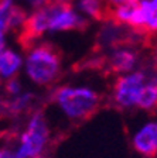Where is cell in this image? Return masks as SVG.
<instances>
[{
  "label": "cell",
  "mask_w": 157,
  "mask_h": 158,
  "mask_svg": "<svg viewBox=\"0 0 157 158\" xmlns=\"http://www.w3.org/2000/svg\"><path fill=\"white\" fill-rule=\"evenodd\" d=\"M55 102L69 118L85 120L98 110L101 98L92 89L65 86L55 93Z\"/></svg>",
  "instance_id": "1"
},
{
  "label": "cell",
  "mask_w": 157,
  "mask_h": 158,
  "mask_svg": "<svg viewBox=\"0 0 157 158\" xmlns=\"http://www.w3.org/2000/svg\"><path fill=\"white\" fill-rule=\"evenodd\" d=\"M27 75L38 85H47L57 78L61 68V54L52 44H41L27 58Z\"/></svg>",
  "instance_id": "2"
},
{
  "label": "cell",
  "mask_w": 157,
  "mask_h": 158,
  "mask_svg": "<svg viewBox=\"0 0 157 158\" xmlns=\"http://www.w3.org/2000/svg\"><path fill=\"white\" fill-rule=\"evenodd\" d=\"M48 140V127L41 113H36L31 117L27 130L21 135V145L16 152L17 158L38 157Z\"/></svg>",
  "instance_id": "3"
},
{
  "label": "cell",
  "mask_w": 157,
  "mask_h": 158,
  "mask_svg": "<svg viewBox=\"0 0 157 158\" xmlns=\"http://www.w3.org/2000/svg\"><path fill=\"white\" fill-rule=\"evenodd\" d=\"M144 83V73L136 72L122 76L115 83V100L122 107H132L137 105V98Z\"/></svg>",
  "instance_id": "4"
},
{
  "label": "cell",
  "mask_w": 157,
  "mask_h": 158,
  "mask_svg": "<svg viewBox=\"0 0 157 158\" xmlns=\"http://www.w3.org/2000/svg\"><path fill=\"white\" fill-rule=\"evenodd\" d=\"M133 148L146 158L157 155V123H147L136 133L133 138Z\"/></svg>",
  "instance_id": "5"
},
{
  "label": "cell",
  "mask_w": 157,
  "mask_h": 158,
  "mask_svg": "<svg viewBox=\"0 0 157 158\" xmlns=\"http://www.w3.org/2000/svg\"><path fill=\"white\" fill-rule=\"evenodd\" d=\"M86 27V21L75 14L71 9L64 10L58 16L52 19L48 30H84Z\"/></svg>",
  "instance_id": "6"
},
{
  "label": "cell",
  "mask_w": 157,
  "mask_h": 158,
  "mask_svg": "<svg viewBox=\"0 0 157 158\" xmlns=\"http://www.w3.org/2000/svg\"><path fill=\"white\" fill-rule=\"evenodd\" d=\"M136 62V54L132 51H116L109 58V69L113 72H126L130 71Z\"/></svg>",
  "instance_id": "7"
},
{
  "label": "cell",
  "mask_w": 157,
  "mask_h": 158,
  "mask_svg": "<svg viewBox=\"0 0 157 158\" xmlns=\"http://www.w3.org/2000/svg\"><path fill=\"white\" fill-rule=\"evenodd\" d=\"M137 106L143 110H153L157 107V78L142 88L137 98Z\"/></svg>",
  "instance_id": "8"
},
{
  "label": "cell",
  "mask_w": 157,
  "mask_h": 158,
  "mask_svg": "<svg viewBox=\"0 0 157 158\" xmlns=\"http://www.w3.org/2000/svg\"><path fill=\"white\" fill-rule=\"evenodd\" d=\"M20 65H21V59L13 51L6 49L3 52H0V75L2 76L7 78V76L14 75Z\"/></svg>",
  "instance_id": "9"
},
{
  "label": "cell",
  "mask_w": 157,
  "mask_h": 158,
  "mask_svg": "<svg viewBox=\"0 0 157 158\" xmlns=\"http://www.w3.org/2000/svg\"><path fill=\"white\" fill-rule=\"evenodd\" d=\"M79 7L85 13L91 14L95 20L108 19V10L103 7V3H102L101 0H81Z\"/></svg>",
  "instance_id": "10"
},
{
  "label": "cell",
  "mask_w": 157,
  "mask_h": 158,
  "mask_svg": "<svg viewBox=\"0 0 157 158\" xmlns=\"http://www.w3.org/2000/svg\"><path fill=\"white\" fill-rule=\"evenodd\" d=\"M137 3H130V2H124V3L119 4L116 10L113 11V19L115 21H120V23H128L132 14L134 13V10L137 9Z\"/></svg>",
  "instance_id": "11"
},
{
  "label": "cell",
  "mask_w": 157,
  "mask_h": 158,
  "mask_svg": "<svg viewBox=\"0 0 157 158\" xmlns=\"http://www.w3.org/2000/svg\"><path fill=\"white\" fill-rule=\"evenodd\" d=\"M26 21V11L19 6H11L9 16V28H14Z\"/></svg>",
  "instance_id": "12"
},
{
  "label": "cell",
  "mask_w": 157,
  "mask_h": 158,
  "mask_svg": "<svg viewBox=\"0 0 157 158\" xmlns=\"http://www.w3.org/2000/svg\"><path fill=\"white\" fill-rule=\"evenodd\" d=\"M7 92L9 93H17L20 90V83L17 82L16 79H10L9 82H7Z\"/></svg>",
  "instance_id": "13"
},
{
  "label": "cell",
  "mask_w": 157,
  "mask_h": 158,
  "mask_svg": "<svg viewBox=\"0 0 157 158\" xmlns=\"http://www.w3.org/2000/svg\"><path fill=\"white\" fill-rule=\"evenodd\" d=\"M0 158H17V154L4 148V150H0Z\"/></svg>",
  "instance_id": "14"
},
{
  "label": "cell",
  "mask_w": 157,
  "mask_h": 158,
  "mask_svg": "<svg viewBox=\"0 0 157 158\" xmlns=\"http://www.w3.org/2000/svg\"><path fill=\"white\" fill-rule=\"evenodd\" d=\"M28 2L31 3V6H34V7H40V6H43V4L48 3V0H28Z\"/></svg>",
  "instance_id": "15"
},
{
  "label": "cell",
  "mask_w": 157,
  "mask_h": 158,
  "mask_svg": "<svg viewBox=\"0 0 157 158\" xmlns=\"http://www.w3.org/2000/svg\"><path fill=\"white\" fill-rule=\"evenodd\" d=\"M147 26L150 27L151 30H157V16H154L153 19H151L150 21H149V23H147Z\"/></svg>",
  "instance_id": "16"
},
{
  "label": "cell",
  "mask_w": 157,
  "mask_h": 158,
  "mask_svg": "<svg viewBox=\"0 0 157 158\" xmlns=\"http://www.w3.org/2000/svg\"><path fill=\"white\" fill-rule=\"evenodd\" d=\"M111 3H119V4H122V3H124V0H109Z\"/></svg>",
  "instance_id": "17"
},
{
  "label": "cell",
  "mask_w": 157,
  "mask_h": 158,
  "mask_svg": "<svg viewBox=\"0 0 157 158\" xmlns=\"http://www.w3.org/2000/svg\"><path fill=\"white\" fill-rule=\"evenodd\" d=\"M126 2H130V3H137L139 0H126Z\"/></svg>",
  "instance_id": "18"
},
{
  "label": "cell",
  "mask_w": 157,
  "mask_h": 158,
  "mask_svg": "<svg viewBox=\"0 0 157 158\" xmlns=\"http://www.w3.org/2000/svg\"><path fill=\"white\" fill-rule=\"evenodd\" d=\"M34 158H43V157H40V155H38V157H34Z\"/></svg>",
  "instance_id": "19"
},
{
  "label": "cell",
  "mask_w": 157,
  "mask_h": 158,
  "mask_svg": "<svg viewBox=\"0 0 157 158\" xmlns=\"http://www.w3.org/2000/svg\"><path fill=\"white\" fill-rule=\"evenodd\" d=\"M156 16H157V13H156Z\"/></svg>",
  "instance_id": "20"
},
{
  "label": "cell",
  "mask_w": 157,
  "mask_h": 158,
  "mask_svg": "<svg viewBox=\"0 0 157 158\" xmlns=\"http://www.w3.org/2000/svg\"><path fill=\"white\" fill-rule=\"evenodd\" d=\"M156 59H157V56H156Z\"/></svg>",
  "instance_id": "21"
}]
</instances>
